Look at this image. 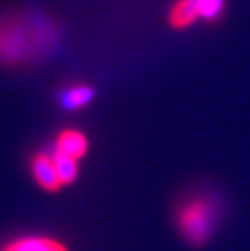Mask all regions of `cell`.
<instances>
[{
	"instance_id": "cell-1",
	"label": "cell",
	"mask_w": 250,
	"mask_h": 251,
	"mask_svg": "<svg viewBox=\"0 0 250 251\" xmlns=\"http://www.w3.org/2000/svg\"><path fill=\"white\" fill-rule=\"evenodd\" d=\"M56 18L36 8H12L0 13V65L21 68L49 57L60 44Z\"/></svg>"
},
{
	"instance_id": "cell-2",
	"label": "cell",
	"mask_w": 250,
	"mask_h": 251,
	"mask_svg": "<svg viewBox=\"0 0 250 251\" xmlns=\"http://www.w3.org/2000/svg\"><path fill=\"white\" fill-rule=\"evenodd\" d=\"M224 217V201L213 190H194L172 211V224L179 238L192 250H203L213 242Z\"/></svg>"
},
{
	"instance_id": "cell-3",
	"label": "cell",
	"mask_w": 250,
	"mask_h": 251,
	"mask_svg": "<svg viewBox=\"0 0 250 251\" xmlns=\"http://www.w3.org/2000/svg\"><path fill=\"white\" fill-rule=\"evenodd\" d=\"M29 169L36 185L41 190L49 191V193H57V191H60L63 188L57 172L56 159L51 152H36L31 157Z\"/></svg>"
},
{
	"instance_id": "cell-4",
	"label": "cell",
	"mask_w": 250,
	"mask_h": 251,
	"mask_svg": "<svg viewBox=\"0 0 250 251\" xmlns=\"http://www.w3.org/2000/svg\"><path fill=\"white\" fill-rule=\"evenodd\" d=\"M201 21L198 0H174L166 15V23L174 31H185Z\"/></svg>"
},
{
	"instance_id": "cell-5",
	"label": "cell",
	"mask_w": 250,
	"mask_h": 251,
	"mask_svg": "<svg viewBox=\"0 0 250 251\" xmlns=\"http://www.w3.org/2000/svg\"><path fill=\"white\" fill-rule=\"evenodd\" d=\"M88 138L83 131L75 128H65L57 135L54 144V154L70 157L80 162L88 154Z\"/></svg>"
},
{
	"instance_id": "cell-6",
	"label": "cell",
	"mask_w": 250,
	"mask_h": 251,
	"mask_svg": "<svg viewBox=\"0 0 250 251\" xmlns=\"http://www.w3.org/2000/svg\"><path fill=\"white\" fill-rule=\"evenodd\" d=\"M0 251H70L65 243L58 238L46 237V235H26L15 238Z\"/></svg>"
},
{
	"instance_id": "cell-7",
	"label": "cell",
	"mask_w": 250,
	"mask_h": 251,
	"mask_svg": "<svg viewBox=\"0 0 250 251\" xmlns=\"http://www.w3.org/2000/svg\"><path fill=\"white\" fill-rule=\"evenodd\" d=\"M94 94H96V91H94V88L89 86V84H83V83L72 84L62 94V104L67 110L84 109L94 99Z\"/></svg>"
},
{
	"instance_id": "cell-8",
	"label": "cell",
	"mask_w": 250,
	"mask_h": 251,
	"mask_svg": "<svg viewBox=\"0 0 250 251\" xmlns=\"http://www.w3.org/2000/svg\"><path fill=\"white\" fill-rule=\"evenodd\" d=\"M201 23L215 26L220 25L226 17L227 0H198Z\"/></svg>"
},
{
	"instance_id": "cell-9",
	"label": "cell",
	"mask_w": 250,
	"mask_h": 251,
	"mask_svg": "<svg viewBox=\"0 0 250 251\" xmlns=\"http://www.w3.org/2000/svg\"><path fill=\"white\" fill-rule=\"evenodd\" d=\"M52 156L56 159V165H57V172H58V177H60V181L65 186H70L77 181L78 175H80V162L73 161L70 157H65V156H58V154L52 152Z\"/></svg>"
}]
</instances>
